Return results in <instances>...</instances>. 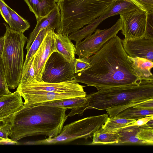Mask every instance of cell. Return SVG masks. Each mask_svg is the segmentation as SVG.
I'll return each mask as SVG.
<instances>
[{
  "mask_svg": "<svg viewBox=\"0 0 153 153\" xmlns=\"http://www.w3.org/2000/svg\"><path fill=\"white\" fill-rule=\"evenodd\" d=\"M49 29L46 28L41 30L33 41L26 55L25 61L22 68H24L29 62L31 58L36 53L42 43L45 36L47 31Z\"/></svg>",
  "mask_w": 153,
  "mask_h": 153,
  "instance_id": "obj_25",
  "label": "cell"
},
{
  "mask_svg": "<svg viewBox=\"0 0 153 153\" xmlns=\"http://www.w3.org/2000/svg\"><path fill=\"white\" fill-rule=\"evenodd\" d=\"M10 93L6 82L2 59L1 57H0V97Z\"/></svg>",
  "mask_w": 153,
  "mask_h": 153,
  "instance_id": "obj_28",
  "label": "cell"
},
{
  "mask_svg": "<svg viewBox=\"0 0 153 153\" xmlns=\"http://www.w3.org/2000/svg\"><path fill=\"white\" fill-rule=\"evenodd\" d=\"M10 123H7L0 126V137L8 141L11 140L8 137L10 134Z\"/></svg>",
  "mask_w": 153,
  "mask_h": 153,
  "instance_id": "obj_33",
  "label": "cell"
},
{
  "mask_svg": "<svg viewBox=\"0 0 153 153\" xmlns=\"http://www.w3.org/2000/svg\"><path fill=\"white\" fill-rule=\"evenodd\" d=\"M131 2L139 9L147 12L153 13V6L146 0H130Z\"/></svg>",
  "mask_w": 153,
  "mask_h": 153,
  "instance_id": "obj_30",
  "label": "cell"
},
{
  "mask_svg": "<svg viewBox=\"0 0 153 153\" xmlns=\"http://www.w3.org/2000/svg\"><path fill=\"white\" fill-rule=\"evenodd\" d=\"M109 115L105 114L90 116L75 121L63 126L60 133L54 137L25 143V145H52L65 143L81 138H91L106 121Z\"/></svg>",
  "mask_w": 153,
  "mask_h": 153,
  "instance_id": "obj_6",
  "label": "cell"
},
{
  "mask_svg": "<svg viewBox=\"0 0 153 153\" xmlns=\"http://www.w3.org/2000/svg\"><path fill=\"white\" fill-rule=\"evenodd\" d=\"M148 14L137 7L119 15L124 39L134 40L145 36Z\"/></svg>",
  "mask_w": 153,
  "mask_h": 153,
  "instance_id": "obj_9",
  "label": "cell"
},
{
  "mask_svg": "<svg viewBox=\"0 0 153 153\" xmlns=\"http://www.w3.org/2000/svg\"><path fill=\"white\" fill-rule=\"evenodd\" d=\"M140 126H126L120 128L115 132L118 135L119 142L144 144L137 137L136 135Z\"/></svg>",
  "mask_w": 153,
  "mask_h": 153,
  "instance_id": "obj_19",
  "label": "cell"
},
{
  "mask_svg": "<svg viewBox=\"0 0 153 153\" xmlns=\"http://www.w3.org/2000/svg\"><path fill=\"white\" fill-rule=\"evenodd\" d=\"M54 37L56 51L68 61L74 62L76 54V47L68 35L55 32Z\"/></svg>",
  "mask_w": 153,
  "mask_h": 153,
  "instance_id": "obj_16",
  "label": "cell"
},
{
  "mask_svg": "<svg viewBox=\"0 0 153 153\" xmlns=\"http://www.w3.org/2000/svg\"><path fill=\"white\" fill-rule=\"evenodd\" d=\"M90 66L88 59L78 57L75 58L74 62V72L75 74L83 71Z\"/></svg>",
  "mask_w": 153,
  "mask_h": 153,
  "instance_id": "obj_29",
  "label": "cell"
},
{
  "mask_svg": "<svg viewBox=\"0 0 153 153\" xmlns=\"http://www.w3.org/2000/svg\"><path fill=\"white\" fill-rule=\"evenodd\" d=\"M7 6L4 0H0V13L6 22L9 24L10 15Z\"/></svg>",
  "mask_w": 153,
  "mask_h": 153,
  "instance_id": "obj_31",
  "label": "cell"
},
{
  "mask_svg": "<svg viewBox=\"0 0 153 153\" xmlns=\"http://www.w3.org/2000/svg\"><path fill=\"white\" fill-rule=\"evenodd\" d=\"M123 48L131 57H138L153 61V39L145 37L134 40H122Z\"/></svg>",
  "mask_w": 153,
  "mask_h": 153,
  "instance_id": "obj_13",
  "label": "cell"
},
{
  "mask_svg": "<svg viewBox=\"0 0 153 153\" xmlns=\"http://www.w3.org/2000/svg\"><path fill=\"white\" fill-rule=\"evenodd\" d=\"M74 62L66 60L57 51L50 56L45 65L42 76V82L59 83L74 80Z\"/></svg>",
  "mask_w": 153,
  "mask_h": 153,
  "instance_id": "obj_8",
  "label": "cell"
},
{
  "mask_svg": "<svg viewBox=\"0 0 153 153\" xmlns=\"http://www.w3.org/2000/svg\"><path fill=\"white\" fill-rule=\"evenodd\" d=\"M111 0H64L57 5L61 19L56 33L68 35L91 23L108 7Z\"/></svg>",
  "mask_w": 153,
  "mask_h": 153,
  "instance_id": "obj_4",
  "label": "cell"
},
{
  "mask_svg": "<svg viewBox=\"0 0 153 153\" xmlns=\"http://www.w3.org/2000/svg\"><path fill=\"white\" fill-rule=\"evenodd\" d=\"M85 97L66 99L42 103L38 105H48L67 109H73L78 107L83 108L85 106Z\"/></svg>",
  "mask_w": 153,
  "mask_h": 153,
  "instance_id": "obj_20",
  "label": "cell"
},
{
  "mask_svg": "<svg viewBox=\"0 0 153 153\" xmlns=\"http://www.w3.org/2000/svg\"><path fill=\"white\" fill-rule=\"evenodd\" d=\"M153 116H148L143 117L136 120L134 122L130 123L126 126H141L147 123L148 122L153 120Z\"/></svg>",
  "mask_w": 153,
  "mask_h": 153,
  "instance_id": "obj_34",
  "label": "cell"
},
{
  "mask_svg": "<svg viewBox=\"0 0 153 153\" xmlns=\"http://www.w3.org/2000/svg\"><path fill=\"white\" fill-rule=\"evenodd\" d=\"M127 58L134 73L140 80H153L151 72L153 67L152 61L142 58L131 57L128 55Z\"/></svg>",
  "mask_w": 153,
  "mask_h": 153,
  "instance_id": "obj_17",
  "label": "cell"
},
{
  "mask_svg": "<svg viewBox=\"0 0 153 153\" xmlns=\"http://www.w3.org/2000/svg\"><path fill=\"white\" fill-rule=\"evenodd\" d=\"M67 110L45 105L23 106L13 116L9 136L14 141L39 135L56 137L68 118L65 113Z\"/></svg>",
  "mask_w": 153,
  "mask_h": 153,
  "instance_id": "obj_2",
  "label": "cell"
},
{
  "mask_svg": "<svg viewBox=\"0 0 153 153\" xmlns=\"http://www.w3.org/2000/svg\"><path fill=\"white\" fill-rule=\"evenodd\" d=\"M122 27L120 18L111 27L103 30L96 29L92 34L76 43V54L79 57L88 59L97 52L108 40L116 35Z\"/></svg>",
  "mask_w": 153,
  "mask_h": 153,
  "instance_id": "obj_7",
  "label": "cell"
},
{
  "mask_svg": "<svg viewBox=\"0 0 153 153\" xmlns=\"http://www.w3.org/2000/svg\"><path fill=\"white\" fill-rule=\"evenodd\" d=\"M36 20L45 16L57 5L56 0H24Z\"/></svg>",
  "mask_w": 153,
  "mask_h": 153,
  "instance_id": "obj_18",
  "label": "cell"
},
{
  "mask_svg": "<svg viewBox=\"0 0 153 153\" xmlns=\"http://www.w3.org/2000/svg\"><path fill=\"white\" fill-rule=\"evenodd\" d=\"M4 43V37L3 36L0 38V57H1L3 50Z\"/></svg>",
  "mask_w": 153,
  "mask_h": 153,
  "instance_id": "obj_36",
  "label": "cell"
},
{
  "mask_svg": "<svg viewBox=\"0 0 153 153\" xmlns=\"http://www.w3.org/2000/svg\"><path fill=\"white\" fill-rule=\"evenodd\" d=\"M4 140H4L1 138L0 137V142H1V141H4Z\"/></svg>",
  "mask_w": 153,
  "mask_h": 153,
  "instance_id": "obj_39",
  "label": "cell"
},
{
  "mask_svg": "<svg viewBox=\"0 0 153 153\" xmlns=\"http://www.w3.org/2000/svg\"><path fill=\"white\" fill-rule=\"evenodd\" d=\"M7 8L10 15L9 27L14 31L24 33L30 27L29 23L8 6Z\"/></svg>",
  "mask_w": 153,
  "mask_h": 153,
  "instance_id": "obj_24",
  "label": "cell"
},
{
  "mask_svg": "<svg viewBox=\"0 0 153 153\" xmlns=\"http://www.w3.org/2000/svg\"><path fill=\"white\" fill-rule=\"evenodd\" d=\"M54 30H48L42 43L34 54L33 62L36 79L42 82V76L45 65L48 58L56 51L54 40Z\"/></svg>",
  "mask_w": 153,
  "mask_h": 153,
  "instance_id": "obj_12",
  "label": "cell"
},
{
  "mask_svg": "<svg viewBox=\"0 0 153 153\" xmlns=\"http://www.w3.org/2000/svg\"><path fill=\"white\" fill-rule=\"evenodd\" d=\"M128 56L122 40L116 35L88 58L89 67L75 74L74 80L94 87L97 90L137 84L140 80Z\"/></svg>",
  "mask_w": 153,
  "mask_h": 153,
  "instance_id": "obj_1",
  "label": "cell"
},
{
  "mask_svg": "<svg viewBox=\"0 0 153 153\" xmlns=\"http://www.w3.org/2000/svg\"><path fill=\"white\" fill-rule=\"evenodd\" d=\"M134 107L143 109H153V99L144 101Z\"/></svg>",
  "mask_w": 153,
  "mask_h": 153,
  "instance_id": "obj_35",
  "label": "cell"
},
{
  "mask_svg": "<svg viewBox=\"0 0 153 153\" xmlns=\"http://www.w3.org/2000/svg\"><path fill=\"white\" fill-rule=\"evenodd\" d=\"M24 100V106H37L50 101L77 97H85L86 93H60L44 91H18Z\"/></svg>",
  "mask_w": 153,
  "mask_h": 153,
  "instance_id": "obj_11",
  "label": "cell"
},
{
  "mask_svg": "<svg viewBox=\"0 0 153 153\" xmlns=\"http://www.w3.org/2000/svg\"><path fill=\"white\" fill-rule=\"evenodd\" d=\"M137 138L144 144H153V126L147 123L140 126V128L136 135Z\"/></svg>",
  "mask_w": 153,
  "mask_h": 153,
  "instance_id": "obj_26",
  "label": "cell"
},
{
  "mask_svg": "<svg viewBox=\"0 0 153 153\" xmlns=\"http://www.w3.org/2000/svg\"><path fill=\"white\" fill-rule=\"evenodd\" d=\"M22 97L17 90L0 97V126L10 123L14 114L23 107Z\"/></svg>",
  "mask_w": 153,
  "mask_h": 153,
  "instance_id": "obj_14",
  "label": "cell"
},
{
  "mask_svg": "<svg viewBox=\"0 0 153 153\" xmlns=\"http://www.w3.org/2000/svg\"><path fill=\"white\" fill-rule=\"evenodd\" d=\"M34 57V55L26 66L22 68L20 82L29 83L36 81L33 66Z\"/></svg>",
  "mask_w": 153,
  "mask_h": 153,
  "instance_id": "obj_27",
  "label": "cell"
},
{
  "mask_svg": "<svg viewBox=\"0 0 153 153\" xmlns=\"http://www.w3.org/2000/svg\"><path fill=\"white\" fill-rule=\"evenodd\" d=\"M86 97V110H105L109 117H114L127 108L153 99V80H140L135 85L101 89Z\"/></svg>",
  "mask_w": 153,
  "mask_h": 153,
  "instance_id": "obj_3",
  "label": "cell"
},
{
  "mask_svg": "<svg viewBox=\"0 0 153 153\" xmlns=\"http://www.w3.org/2000/svg\"><path fill=\"white\" fill-rule=\"evenodd\" d=\"M111 0L112 1H116L119 0ZM124 0V1H129V2H131V1H130V0Z\"/></svg>",
  "mask_w": 153,
  "mask_h": 153,
  "instance_id": "obj_38",
  "label": "cell"
},
{
  "mask_svg": "<svg viewBox=\"0 0 153 153\" xmlns=\"http://www.w3.org/2000/svg\"><path fill=\"white\" fill-rule=\"evenodd\" d=\"M152 5L153 6V0H146Z\"/></svg>",
  "mask_w": 153,
  "mask_h": 153,
  "instance_id": "obj_37",
  "label": "cell"
},
{
  "mask_svg": "<svg viewBox=\"0 0 153 153\" xmlns=\"http://www.w3.org/2000/svg\"><path fill=\"white\" fill-rule=\"evenodd\" d=\"M83 87L74 80L59 83H48L36 80L29 83L20 82L16 90L18 91H44L60 93H86Z\"/></svg>",
  "mask_w": 153,
  "mask_h": 153,
  "instance_id": "obj_10",
  "label": "cell"
},
{
  "mask_svg": "<svg viewBox=\"0 0 153 153\" xmlns=\"http://www.w3.org/2000/svg\"><path fill=\"white\" fill-rule=\"evenodd\" d=\"M115 116L121 118L137 120L146 117L153 116V109H143L134 107H130Z\"/></svg>",
  "mask_w": 153,
  "mask_h": 153,
  "instance_id": "obj_22",
  "label": "cell"
},
{
  "mask_svg": "<svg viewBox=\"0 0 153 153\" xmlns=\"http://www.w3.org/2000/svg\"><path fill=\"white\" fill-rule=\"evenodd\" d=\"M60 13L57 5L47 16L37 19L35 27L30 35L25 49L28 51L39 32L46 28L55 30L59 27L60 22Z\"/></svg>",
  "mask_w": 153,
  "mask_h": 153,
  "instance_id": "obj_15",
  "label": "cell"
},
{
  "mask_svg": "<svg viewBox=\"0 0 153 153\" xmlns=\"http://www.w3.org/2000/svg\"><path fill=\"white\" fill-rule=\"evenodd\" d=\"M136 120L119 118L116 116L109 117L101 128L105 132H115L134 122Z\"/></svg>",
  "mask_w": 153,
  "mask_h": 153,
  "instance_id": "obj_23",
  "label": "cell"
},
{
  "mask_svg": "<svg viewBox=\"0 0 153 153\" xmlns=\"http://www.w3.org/2000/svg\"><path fill=\"white\" fill-rule=\"evenodd\" d=\"M4 24L6 31L1 58L7 86L9 89H14L20 82L24 64V48L28 39L23 33L14 31L7 24Z\"/></svg>",
  "mask_w": 153,
  "mask_h": 153,
  "instance_id": "obj_5",
  "label": "cell"
},
{
  "mask_svg": "<svg viewBox=\"0 0 153 153\" xmlns=\"http://www.w3.org/2000/svg\"><path fill=\"white\" fill-rule=\"evenodd\" d=\"M92 145L107 144L119 143L118 135L114 132H105L100 128L93 135Z\"/></svg>",
  "mask_w": 153,
  "mask_h": 153,
  "instance_id": "obj_21",
  "label": "cell"
},
{
  "mask_svg": "<svg viewBox=\"0 0 153 153\" xmlns=\"http://www.w3.org/2000/svg\"><path fill=\"white\" fill-rule=\"evenodd\" d=\"M153 13H148L146 31L145 37L153 39Z\"/></svg>",
  "mask_w": 153,
  "mask_h": 153,
  "instance_id": "obj_32",
  "label": "cell"
}]
</instances>
